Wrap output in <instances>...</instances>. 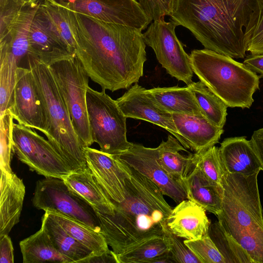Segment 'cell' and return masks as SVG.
<instances>
[{
  "label": "cell",
  "instance_id": "cell-1",
  "mask_svg": "<svg viewBox=\"0 0 263 263\" xmlns=\"http://www.w3.org/2000/svg\"><path fill=\"white\" fill-rule=\"evenodd\" d=\"M68 14L76 54L92 81L112 92L138 82L146 61L141 29L68 9Z\"/></svg>",
  "mask_w": 263,
  "mask_h": 263
},
{
  "label": "cell",
  "instance_id": "cell-2",
  "mask_svg": "<svg viewBox=\"0 0 263 263\" xmlns=\"http://www.w3.org/2000/svg\"><path fill=\"white\" fill-rule=\"evenodd\" d=\"M170 17L204 48L243 58L263 19V0H176Z\"/></svg>",
  "mask_w": 263,
  "mask_h": 263
},
{
  "label": "cell",
  "instance_id": "cell-3",
  "mask_svg": "<svg viewBox=\"0 0 263 263\" xmlns=\"http://www.w3.org/2000/svg\"><path fill=\"white\" fill-rule=\"evenodd\" d=\"M125 185V199L113 201V214L96 211L102 233L112 251L118 254L144 240L164 235L173 210L160 188L134 168Z\"/></svg>",
  "mask_w": 263,
  "mask_h": 263
},
{
  "label": "cell",
  "instance_id": "cell-4",
  "mask_svg": "<svg viewBox=\"0 0 263 263\" xmlns=\"http://www.w3.org/2000/svg\"><path fill=\"white\" fill-rule=\"evenodd\" d=\"M258 174L243 175L225 171L221 182L222 209L217 215L224 232L245 249L253 263H263V216Z\"/></svg>",
  "mask_w": 263,
  "mask_h": 263
},
{
  "label": "cell",
  "instance_id": "cell-5",
  "mask_svg": "<svg viewBox=\"0 0 263 263\" xmlns=\"http://www.w3.org/2000/svg\"><path fill=\"white\" fill-rule=\"evenodd\" d=\"M194 73L230 107L249 108L259 88V77L243 63L208 49H194L191 54Z\"/></svg>",
  "mask_w": 263,
  "mask_h": 263
},
{
  "label": "cell",
  "instance_id": "cell-6",
  "mask_svg": "<svg viewBox=\"0 0 263 263\" xmlns=\"http://www.w3.org/2000/svg\"><path fill=\"white\" fill-rule=\"evenodd\" d=\"M27 61L40 91L47 111V140L64 160L72 172L88 166L84 147L74 129L67 105L49 66L28 54Z\"/></svg>",
  "mask_w": 263,
  "mask_h": 263
},
{
  "label": "cell",
  "instance_id": "cell-7",
  "mask_svg": "<svg viewBox=\"0 0 263 263\" xmlns=\"http://www.w3.org/2000/svg\"><path fill=\"white\" fill-rule=\"evenodd\" d=\"M49 67L67 105L79 140L84 148L90 147L94 142L87 111L88 74L76 54L58 60Z\"/></svg>",
  "mask_w": 263,
  "mask_h": 263
},
{
  "label": "cell",
  "instance_id": "cell-8",
  "mask_svg": "<svg viewBox=\"0 0 263 263\" xmlns=\"http://www.w3.org/2000/svg\"><path fill=\"white\" fill-rule=\"evenodd\" d=\"M87 111L93 142L100 151L112 155L127 150L132 143L126 137V117L113 100L102 89L98 91L89 86L86 92Z\"/></svg>",
  "mask_w": 263,
  "mask_h": 263
},
{
  "label": "cell",
  "instance_id": "cell-9",
  "mask_svg": "<svg viewBox=\"0 0 263 263\" xmlns=\"http://www.w3.org/2000/svg\"><path fill=\"white\" fill-rule=\"evenodd\" d=\"M32 201L39 210L63 215L102 233L95 210L63 179L49 177L37 180Z\"/></svg>",
  "mask_w": 263,
  "mask_h": 263
},
{
  "label": "cell",
  "instance_id": "cell-10",
  "mask_svg": "<svg viewBox=\"0 0 263 263\" xmlns=\"http://www.w3.org/2000/svg\"><path fill=\"white\" fill-rule=\"evenodd\" d=\"M13 153L30 170L45 177L63 179L72 172L50 142L31 128L14 123Z\"/></svg>",
  "mask_w": 263,
  "mask_h": 263
},
{
  "label": "cell",
  "instance_id": "cell-11",
  "mask_svg": "<svg viewBox=\"0 0 263 263\" xmlns=\"http://www.w3.org/2000/svg\"><path fill=\"white\" fill-rule=\"evenodd\" d=\"M177 26L172 20L166 22L164 18H160L151 22L142 36L145 44L153 49L166 72L188 85L193 82L194 72L190 55L176 36Z\"/></svg>",
  "mask_w": 263,
  "mask_h": 263
},
{
  "label": "cell",
  "instance_id": "cell-12",
  "mask_svg": "<svg viewBox=\"0 0 263 263\" xmlns=\"http://www.w3.org/2000/svg\"><path fill=\"white\" fill-rule=\"evenodd\" d=\"M98 20L144 30L151 23L136 0H45Z\"/></svg>",
  "mask_w": 263,
  "mask_h": 263
},
{
  "label": "cell",
  "instance_id": "cell-13",
  "mask_svg": "<svg viewBox=\"0 0 263 263\" xmlns=\"http://www.w3.org/2000/svg\"><path fill=\"white\" fill-rule=\"evenodd\" d=\"M17 123L37 129L44 135L48 132L47 111L40 91L31 69L18 67L16 80L10 108Z\"/></svg>",
  "mask_w": 263,
  "mask_h": 263
},
{
  "label": "cell",
  "instance_id": "cell-14",
  "mask_svg": "<svg viewBox=\"0 0 263 263\" xmlns=\"http://www.w3.org/2000/svg\"><path fill=\"white\" fill-rule=\"evenodd\" d=\"M116 101L126 118L142 120L159 126L173 135L185 148L189 149L187 142L176 128L172 114L156 100L149 89L135 83Z\"/></svg>",
  "mask_w": 263,
  "mask_h": 263
},
{
  "label": "cell",
  "instance_id": "cell-15",
  "mask_svg": "<svg viewBox=\"0 0 263 263\" xmlns=\"http://www.w3.org/2000/svg\"><path fill=\"white\" fill-rule=\"evenodd\" d=\"M115 156L151 180L164 195L171 198L176 203L187 199L182 183L170 176L159 164L157 147H146L132 143L127 150Z\"/></svg>",
  "mask_w": 263,
  "mask_h": 263
},
{
  "label": "cell",
  "instance_id": "cell-16",
  "mask_svg": "<svg viewBox=\"0 0 263 263\" xmlns=\"http://www.w3.org/2000/svg\"><path fill=\"white\" fill-rule=\"evenodd\" d=\"M87 166L113 201L121 202L125 196L126 180L132 176L130 166L115 155L90 147L84 148Z\"/></svg>",
  "mask_w": 263,
  "mask_h": 263
},
{
  "label": "cell",
  "instance_id": "cell-17",
  "mask_svg": "<svg viewBox=\"0 0 263 263\" xmlns=\"http://www.w3.org/2000/svg\"><path fill=\"white\" fill-rule=\"evenodd\" d=\"M29 42L28 54L48 66L62 58L73 55L51 28L39 7L30 26Z\"/></svg>",
  "mask_w": 263,
  "mask_h": 263
},
{
  "label": "cell",
  "instance_id": "cell-18",
  "mask_svg": "<svg viewBox=\"0 0 263 263\" xmlns=\"http://www.w3.org/2000/svg\"><path fill=\"white\" fill-rule=\"evenodd\" d=\"M205 210L187 199L173 209L166 220L168 230L185 239H196L208 234L211 224Z\"/></svg>",
  "mask_w": 263,
  "mask_h": 263
},
{
  "label": "cell",
  "instance_id": "cell-19",
  "mask_svg": "<svg viewBox=\"0 0 263 263\" xmlns=\"http://www.w3.org/2000/svg\"><path fill=\"white\" fill-rule=\"evenodd\" d=\"M173 119L180 135L195 153L203 152L217 144L223 133L204 116L172 114Z\"/></svg>",
  "mask_w": 263,
  "mask_h": 263
},
{
  "label": "cell",
  "instance_id": "cell-20",
  "mask_svg": "<svg viewBox=\"0 0 263 263\" xmlns=\"http://www.w3.org/2000/svg\"><path fill=\"white\" fill-rule=\"evenodd\" d=\"M0 236L8 235L20 221L25 195L23 180L13 172L1 170Z\"/></svg>",
  "mask_w": 263,
  "mask_h": 263
},
{
  "label": "cell",
  "instance_id": "cell-21",
  "mask_svg": "<svg viewBox=\"0 0 263 263\" xmlns=\"http://www.w3.org/2000/svg\"><path fill=\"white\" fill-rule=\"evenodd\" d=\"M219 151L222 164L227 172L251 175L262 170L251 141L245 137L225 139Z\"/></svg>",
  "mask_w": 263,
  "mask_h": 263
},
{
  "label": "cell",
  "instance_id": "cell-22",
  "mask_svg": "<svg viewBox=\"0 0 263 263\" xmlns=\"http://www.w3.org/2000/svg\"><path fill=\"white\" fill-rule=\"evenodd\" d=\"M187 199L216 216L222 209V186L209 179L196 166L182 182Z\"/></svg>",
  "mask_w": 263,
  "mask_h": 263
},
{
  "label": "cell",
  "instance_id": "cell-23",
  "mask_svg": "<svg viewBox=\"0 0 263 263\" xmlns=\"http://www.w3.org/2000/svg\"><path fill=\"white\" fill-rule=\"evenodd\" d=\"M68 187L85 199L99 212L112 214L113 201L97 181L88 167L80 172H71L63 179Z\"/></svg>",
  "mask_w": 263,
  "mask_h": 263
},
{
  "label": "cell",
  "instance_id": "cell-24",
  "mask_svg": "<svg viewBox=\"0 0 263 263\" xmlns=\"http://www.w3.org/2000/svg\"><path fill=\"white\" fill-rule=\"evenodd\" d=\"M174 137L168 135L157 147L158 161L162 167L172 177L182 183L195 166V155L185 156L180 151H187Z\"/></svg>",
  "mask_w": 263,
  "mask_h": 263
},
{
  "label": "cell",
  "instance_id": "cell-25",
  "mask_svg": "<svg viewBox=\"0 0 263 263\" xmlns=\"http://www.w3.org/2000/svg\"><path fill=\"white\" fill-rule=\"evenodd\" d=\"M42 222L41 228L54 248L70 262L81 263L82 260L93 255L90 250L70 236L48 212H45Z\"/></svg>",
  "mask_w": 263,
  "mask_h": 263
},
{
  "label": "cell",
  "instance_id": "cell-26",
  "mask_svg": "<svg viewBox=\"0 0 263 263\" xmlns=\"http://www.w3.org/2000/svg\"><path fill=\"white\" fill-rule=\"evenodd\" d=\"M149 91L156 100L172 114L204 116L187 85L183 87H154Z\"/></svg>",
  "mask_w": 263,
  "mask_h": 263
},
{
  "label": "cell",
  "instance_id": "cell-27",
  "mask_svg": "<svg viewBox=\"0 0 263 263\" xmlns=\"http://www.w3.org/2000/svg\"><path fill=\"white\" fill-rule=\"evenodd\" d=\"M23 263L70 261L54 248L43 228L20 242Z\"/></svg>",
  "mask_w": 263,
  "mask_h": 263
},
{
  "label": "cell",
  "instance_id": "cell-28",
  "mask_svg": "<svg viewBox=\"0 0 263 263\" xmlns=\"http://www.w3.org/2000/svg\"><path fill=\"white\" fill-rule=\"evenodd\" d=\"M48 212L70 236L90 250L93 255H99L110 250L102 233L63 215Z\"/></svg>",
  "mask_w": 263,
  "mask_h": 263
},
{
  "label": "cell",
  "instance_id": "cell-29",
  "mask_svg": "<svg viewBox=\"0 0 263 263\" xmlns=\"http://www.w3.org/2000/svg\"><path fill=\"white\" fill-rule=\"evenodd\" d=\"M193 93L204 116L216 126L223 128L228 106L201 81L187 85Z\"/></svg>",
  "mask_w": 263,
  "mask_h": 263
},
{
  "label": "cell",
  "instance_id": "cell-30",
  "mask_svg": "<svg viewBox=\"0 0 263 263\" xmlns=\"http://www.w3.org/2000/svg\"><path fill=\"white\" fill-rule=\"evenodd\" d=\"M170 251V243L164 235L147 239L116 255L118 263H149L153 258Z\"/></svg>",
  "mask_w": 263,
  "mask_h": 263
},
{
  "label": "cell",
  "instance_id": "cell-31",
  "mask_svg": "<svg viewBox=\"0 0 263 263\" xmlns=\"http://www.w3.org/2000/svg\"><path fill=\"white\" fill-rule=\"evenodd\" d=\"M40 9L51 28L66 45L72 54H76V45L69 22L68 9L45 0L40 2Z\"/></svg>",
  "mask_w": 263,
  "mask_h": 263
},
{
  "label": "cell",
  "instance_id": "cell-32",
  "mask_svg": "<svg viewBox=\"0 0 263 263\" xmlns=\"http://www.w3.org/2000/svg\"><path fill=\"white\" fill-rule=\"evenodd\" d=\"M208 233L226 263H253L248 253L224 232L218 221L210 224Z\"/></svg>",
  "mask_w": 263,
  "mask_h": 263
},
{
  "label": "cell",
  "instance_id": "cell-33",
  "mask_svg": "<svg viewBox=\"0 0 263 263\" xmlns=\"http://www.w3.org/2000/svg\"><path fill=\"white\" fill-rule=\"evenodd\" d=\"M18 67V64L14 59L1 53L0 116L12 106Z\"/></svg>",
  "mask_w": 263,
  "mask_h": 263
},
{
  "label": "cell",
  "instance_id": "cell-34",
  "mask_svg": "<svg viewBox=\"0 0 263 263\" xmlns=\"http://www.w3.org/2000/svg\"><path fill=\"white\" fill-rule=\"evenodd\" d=\"M195 164L211 181L220 186L224 169L220 158L219 147L213 146L200 152L195 153Z\"/></svg>",
  "mask_w": 263,
  "mask_h": 263
},
{
  "label": "cell",
  "instance_id": "cell-35",
  "mask_svg": "<svg viewBox=\"0 0 263 263\" xmlns=\"http://www.w3.org/2000/svg\"><path fill=\"white\" fill-rule=\"evenodd\" d=\"M14 117L10 108L0 116L1 170L12 172L10 163L14 154L13 127Z\"/></svg>",
  "mask_w": 263,
  "mask_h": 263
},
{
  "label": "cell",
  "instance_id": "cell-36",
  "mask_svg": "<svg viewBox=\"0 0 263 263\" xmlns=\"http://www.w3.org/2000/svg\"><path fill=\"white\" fill-rule=\"evenodd\" d=\"M184 242L201 263H226L209 233L198 239H185Z\"/></svg>",
  "mask_w": 263,
  "mask_h": 263
},
{
  "label": "cell",
  "instance_id": "cell-37",
  "mask_svg": "<svg viewBox=\"0 0 263 263\" xmlns=\"http://www.w3.org/2000/svg\"><path fill=\"white\" fill-rule=\"evenodd\" d=\"M164 235L170 243V253L176 263H201L180 237L173 234L167 228Z\"/></svg>",
  "mask_w": 263,
  "mask_h": 263
},
{
  "label": "cell",
  "instance_id": "cell-38",
  "mask_svg": "<svg viewBox=\"0 0 263 263\" xmlns=\"http://www.w3.org/2000/svg\"><path fill=\"white\" fill-rule=\"evenodd\" d=\"M26 5L19 0H0V37L7 31Z\"/></svg>",
  "mask_w": 263,
  "mask_h": 263
},
{
  "label": "cell",
  "instance_id": "cell-39",
  "mask_svg": "<svg viewBox=\"0 0 263 263\" xmlns=\"http://www.w3.org/2000/svg\"><path fill=\"white\" fill-rule=\"evenodd\" d=\"M139 2L151 23L164 18L165 14L159 0H140Z\"/></svg>",
  "mask_w": 263,
  "mask_h": 263
},
{
  "label": "cell",
  "instance_id": "cell-40",
  "mask_svg": "<svg viewBox=\"0 0 263 263\" xmlns=\"http://www.w3.org/2000/svg\"><path fill=\"white\" fill-rule=\"evenodd\" d=\"M251 54H263V19L254 32L248 49Z\"/></svg>",
  "mask_w": 263,
  "mask_h": 263
},
{
  "label": "cell",
  "instance_id": "cell-41",
  "mask_svg": "<svg viewBox=\"0 0 263 263\" xmlns=\"http://www.w3.org/2000/svg\"><path fill=\"white\" fill-rule=\"evenodd\" d=\"M0 263L14 262L13 248L8 235L0 236Z\"/></svg>",
  "mask_w": 263,
  "mask_h": 263
},
{
  "label": "cell",
  "instance_id": "cell-42",
  "mask_svg": "<svg viewBox=\"0 0 263 263\" xmlns=\"http://www.w3.org/2000/svg\"><path fill=\"white\" fill-rule=\"evenodd\" d=\"M243 63L252 72L258 73L260 77H263V54L250 55L245 59Z\"/></svg>",
  "mask_w": 263,
  "mask_h": 263
},
{
  "label": "cell",
  "instance_id": "cell-43",
  "mask_svg": "<svg viewBox=\"0 0 263 263\" xmlns=\"http://www.w3.org/2000/svg\"><path fill=\"white\" fill-rule=\"evenodd\" d=\"M250 141L259 158L263 171V128L254 131Z\"/></svg>",
  "mask_w": 263,
  "mask_h": 263
},
{
  "label": "cell",
  "instance_id": "cell-44",
  "mask_svg": "<svg viewBox=\"0 0 263 263\" xmlns=\"http://www.w3.org/2000/svg\"><path fill=\"white\" fill-rule=\"evenodd\" d=\"M118 263L116 254L111 250L99 255H92L81 261V263Z\"/></svg>",
  "mask_w": 263,
  "mask_h": 263
},
{
  "label": "cell",
  "instance_id": "cell-45",
  "mask_svg": "<svg viewBox=\"0 0 263 263\" xmlns=\"http://www.w3.org/2000/svg\"><path fill=\"white\" fill-rule=\"evenodd\" d=\"M149 263H176L170 252L162 254L152 259Z\"/></svg>",
  "mask_w": 263,
  "mask_h": 263
},
{
  "label": "cell",
  "instance_id": "cell-46",
  "mask_svg": "<svg viewBox=\"0 0 263 263\" xmlns=\"http://www.w3.org/2000/svg\"><path fill=\"white\" fill-rule=\"evenodd\" d=\"M165 15L171 16L173 12L176 0H159Z\"/></svg>",
  "mask_w": 263,
  "mask_h": 263
},
{
  "label": "cell",
  "instance_id": "cell-47",
  "mask_svg": "<svg viewBox=\"0 0 263 263\" xmlns=\"http://www.w3.org/2000/svg\"><path fill=\"white\" fill-rule=\"evenodd\" d=\"M24 3L25 5H29L40 2L41 0H19Z\"/></svg>",
  "mask_w": 263,
  "mask_h": 263
},
{
  "label": "cell",
  "instance_id": "cell-48",
  "mask_svg": "<svg viewBox=\"0 0 263 263\" xmlns=\"http://www.w3.org/2000/svg\"><path fill=\"white\" fill-rule=\"evenodd\" d=\"M136 1H138V2H139L140 0H136Z\"/></svg>",
  "mask_w": 263,
  "mask_h": 263
}]
</instances>
